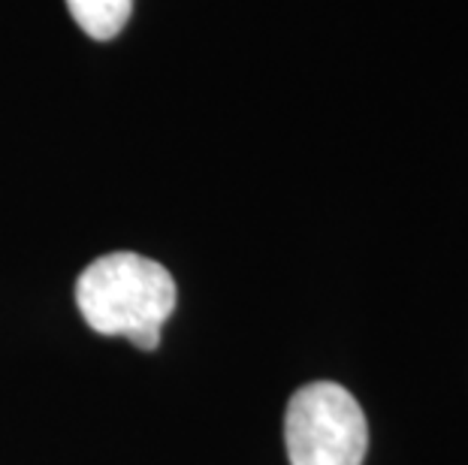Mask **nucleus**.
<instances>
[{"label":"nucleus","instance_id":"nucleus-1","mask_svg":"<svg viewBox=\"0 0 468 465\" xmlns=\"http://www.w3.org/2000/svg\"><path fill=\"white\" fill-rule=\"evenodd\" d=\"M176 281L166 266L133 251L94 260L76 281V305L101 335H127L139 351H154L176 309Z\"/></svg>","mask_w":468,"mask_h":465},{"label":"nucleus","instance_id":"nucleus-2","mask_svg":"<svg viewBox=\"0 0 468 465\" xmlns=\"http://www.w3.org/2000/svg\"><path fill=\"white\" fill-rule=\"evenodd\" d=\"M291 465H363L368 427L360 402L333 381L300 387L284 414Z\"/></svg>","mask_w":468,"mask_h":465},{"label":"nucleus","instance_id":"nucleus-3","mask_svg":"<svg viewBox=\"0 0 468 465\" xmlns=\"http://www.w3.org/2000/svg\"><path fill=\"white\" fill-rule=\"evenodd\" d=\"M67 9L91 39H112L124 31L133 0H67Z\"/></svg>","mask_w":468,"mask_h":465}]
</instances>
